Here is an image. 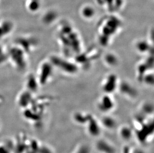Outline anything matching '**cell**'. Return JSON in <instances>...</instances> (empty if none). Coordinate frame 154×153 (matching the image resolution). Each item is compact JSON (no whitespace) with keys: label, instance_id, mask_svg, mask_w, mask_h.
<instances>
[{"label":"cell","instance_id":"obj_20","mask_svg":"<svg viewBox=\"0 0 154 153\" xmlns=\"http://www.w3.org/2000/svg\"><path fill=\"white\" fill-rule=\"evenodd\" d=\"M104 61L109 66H115L116 65H118V58L114 54L108 53L105 56Z\"/></svg>","mask_w":154,"mask_h":153},{"label":"cell","instance_id":"obj_23","mask_svg":"<svg viewBox=\"0 0 154 153\" xmlns=\"http://www.w3.org/2000/svg\"><path fill=\"white\" fill-rule=\"evenodd\" d=\"M7 61V49L0 44V64L4 63Z\"/></svg>","mask_w":154,"mask_h":153},{"label":"cell","instance_id":"obj_2","mask_svg":"<svg viewBox=\"0 0 154 153\" xmlns=\"http://www.w3.org/2000/svg\"><path fill=\"white\" fill-rule=\"evenodd\" d=\"M28 56V54L15 44L7 49L8 61L17 71H23L27 69L29 64Z\"/></svg>","mask_w":154,"mask_h":153},{"label":"cell","instance_id":"obj_9","mask_svg":"<svg viewBox=\"0 0 154 153\" xmlns=\"http://www.w3.org/2000/svg\"><path fill=\"white\" fill-rule=\"evenodd\" d=\"M95 148L99 153H116L115 146L104 139H98L95 144Z\"/></svg>","mask_w":154,"mask_h":153},{"label":"cell","instance_id":"obj_3","mask_svg":"<svg viewBox=\"0 0 154 153\" xmlns=\"http://www.w3.org/2000/svg\"><path fill=\"white\" fill-rule=\"evenodd\" d=\"M54 67L49 60L42 62L36 74L40 86H45L50 82L52 76Z\"/></svg>","mask_w":154,"mask_h":153},{"label":"cell","instance_id":"obj_6","mask_svg":"<svg viewBox=\"0 0 154 153\" xmlns=\"http://www.w3.org/2000/svg\"><path fill=\"white\" fill-rule=\"evenodd\" d=\"M119 85L117 76L115 74H110L105 77L102 82V90L104 94L112 95L118 90Z\"/></svg>","mask_w":154,"mask_h":153},{"label":"cell","instance_id":"obj_4","mask_svg":"<svg viewBox=\"0 0 154 153\" xmlns=\"http://www.w3.org/2000/svg\"><path fill=\"white\" fill-rule=\"evenodd\" d=\"M54 68H57L63 72L69 74H75L78 71L76 64L63 59L59 57H51L49 59Z\"/></svg>","mask_w":154,"mask_h":153},{"label":"cell","instance_id":"obj_18","mask_svg":"<svg viewBox=\"0 0 154 153\" xmlns=\"http://www.w3.org/2000/svg\"><path fill=\"white\" fill-rule=\"evenodd\" d=\"M56 14L54 13V12L52 10H50L48 12H45V13L44 14L43 16H42V21L44 24L46 25H49L51 24L54 20L56 19Z\"/></svg>","mask_w":154,"mask_h":153},{"label":"cell","instance_id":"obj_22","mask_svg":"<svg viewBox=\"0 0 154 153\" xmlns=\"http://www.w3.org/2000/svg\"><path fill=\"white\" fill-rule=\"evenodd\" d=\"M73 153H92L91 148L87 144H82L76 148Z\"/></svg>","mask_w":154,"mask_h":153},{"label":"cell","instance_id":"obj_12","mask_svg":"<svg viewBox=\"0 0 154 153\" xmlns=\"http://www.w3.org/2000/svg\"><path fill=\"white\" fill-rule=\"evenodd\" d=\"M99 122L102 128L107 130H114L117 126L116 119L112 116H109L108 114H106L105 116H103L99 120Z\"/></svg>","mask_w":154,"mask_h":153},{"label":"cell","instance_id":"obj_14","mask_svg":"<svg viewBox=\"0 0 154 153\" xmlns=\"http://www.w3.org/2000/svg\"><path fill=\"white\" fill-rule=\"evenodd\" d=\"M134 130L128 125H123L119 129V135L123 141H130L134 136Z\"/></svg>","mask_w":154,"mask_h":153},{"label":"cell","instance_id":"obj_13","mask_svg":"<svg viewBox=\"0 0 154 153\" xmlns=\"http://www.w3.org/2000/svg\"><path fill=\"white\" fill-rule=\"evenodd\" d=\"M118 89H120L121 94L128 97V98H135L137 97V92L128 82H123L122 84L119 83Z\"/></svg>","mask_w":154,"mask_h":153},{"label":"cell","instance_id":"obj_19","mask_svg":"<svg viewBox=\"0 0 154 153\" xmlns=\"http://www.w3.org/2000/svg\"><path fill=\"white\" fill-rule=\"evenodd\" d=\"M26 7L28 10L31 13L37 12L40 8L39 0H27Z\"/></svg>","mask_w":154,"mask_h":153},{"label":"cell","instance_id":"obj_15","mask_svg":"<svg viewBox=\"0 0 154 153\" xmlns=\"http://www.w3.org/2000/svg\"><path fill=\"white\" fill-rule=\"evenodd\" d=\"M91 114H88L86 113L79 112L75 113L73 116V119L74 122L79 125H85L87 121L88 120Z\"/></svg>","mask_w":154,"mask_h":153},{"label":"cell","instance_id":"obj_8","mask_svg":"<svg viewBox=\"0 0 154 153\" xmlns=\"http://www.w3.org/2000/svg\"><path fill=\"white\" fill-rule=\"evenodd\" d=\"M85 126H86L87 133L90 136L97 138L100 136L102 127L99 120L95 118V117L91 115Z\"/></svg>","mask_w":154,"mask_h":153},{"label":"cell","instance_id":"obj_16","mask_svg":"<svg viewBox=\"0 0 154 153\" xmlns=\"http://www.w3.org/2000/svg\"><path fill=\"white\" fill-rule=\"evenodd\" d=\"M80 14L82 17L87 20L93 19L95 14L94 8L90 5H85L80 10Z\"/></svg>","mask_w":154,"mask_h":153},{"label":"cell","instance_id":"obj_7","mask_svg":"<svg viewBox=\"0 0 154 153\" xmlns=\"http://www.w3.org/2000/svg\"><path fill=\"white\" fill-rule=\"evenodd\" d=\"M111 94H105L98 100L97 107L99 111L105 114H109L115 108V100Z\"/></svg>","mask_w":154,"mask_h":153},{"label":"cell","instance_id":"obj_21","mask_svg":"<svg viewBox=\"0 0 154 153\" xmlns=\"http://www.w3.org/2000/svg\"><path fill=\"white\" fill-rule=\"evenodd\" d=\"M141 112V115L147 117L148 116H151L153 113V106L151 104L146 103L144 104L141 107L140 110Z\"/></svg>","mask_w":154,"mask_h":153},{"label":"cell","instance_id":"obj_17","mask_svg":"<svg viewBox=\"0 0 154 153\" xmlns=\"http://www.w3.org/2000/svg\"><path fill=\"white\" fill-rule=\"evenodd\" d=\"M138 52L141 53H146L151 51V45L146 41L140 40L137 42L136 45Z\"/></svg>","mask_w":154,"mask_h":153},{"label":"cell","instance_id":"obj_10","mask_svg":"<svg viewBox=\"0 0 154 153\" xmlns=\"http://www.w3.org/2000/svg\"><path fill=\"white\" fill-rule=\"evenodd\" d=\"M15 29V24L9 20H0V41L9 37Z\"/></svg>","mask_w":154,"mask_h":153},{"label":"cell","instance_id":"obj_1","mask_svg":"<svg viewBox=\"0 0 154 153\" xmlns=\"http://www.w3.org/2000/svg\"><path fill=\"white\" fill-rule=\"evenodd\" d=\"M102 20L98 26V34L101 44L106 46L108 44L111 38L118 33L121 23L115 16H109Z\"/></svg>","mask_w":154,"mask_h":153},{"label":"cell","instance_id":"obj_5","mask_svg":"<svg viewBox=\"0 0 154 153\" xmlns=\"http://www.w3.org/2000/svg\"><path fill=\"white\" fill-rule=\"evenodd\" d=\"M15 44L29 54L37 47L38 41L34 36L26 35L17 38Z\"/></svg>","mask_w":154,"mask_h":153},{"label":"cell","instance_id":"obj_11","mask_svg":"<svg viewBox=\"0 0 154 153\" xmlns=\"http://www.w3.org/2000/svg\"><path fill=\"white\" fill-rule=\"evenodd\" d=\"M39 86V82L36 76L30 74L26 76L25 81V88L30 92L34 93L37 91Z\"/></svg>","mask_w":154,"mask_h":153}]
</instances>
